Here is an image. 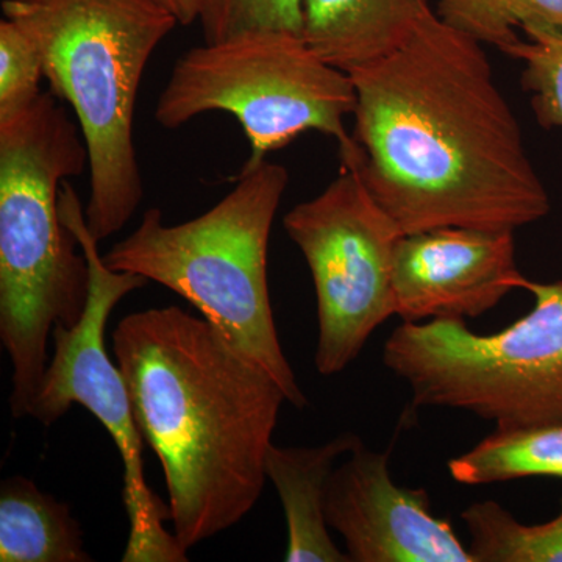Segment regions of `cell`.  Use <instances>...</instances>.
<instances>
[{"label":"cell","instance_id":"1","mask_svg":"<svg viewBox=\"0 0 562 562\" xmlns=\"http://www.w3.org/2000/svg\"><path fill=\"white\" fill-rule=\"evenodd\" d=\"M353 169L403 235L516 232L550 213L522 128L479 41L428 14L402 47L351 70Z\"/></svg>","mask_w":562,"mask_h":562},{"label":"cell","instance_id":"2","mask_svg":"<svg viewBox=\"0 0 562 562\" xmlns=\"http://www.w3.org/2000/svg\"><path fill=\"white\" fill-rule=\"evenodd\" d=\"M113 351L140 436L161 462L173 535L188 552L260 501L286 394L209 321L179 306L125 316Z\"/></svg>","mask_w":562,"mask_h":562},{"label":"cell","instance_id":"3","mask_svg":"<svg viewBox=\"0 0 562 562\" xmlns=\"http://www.w3.org/2000/svg\"><path fill=\"white\" fill-rule=\"evenodd\" d=\"M50 91L0 120V339L13 366L10 409L31 414L57 325L74 327L90 265L61 220L63 181L90 166L79 122Z\"/></svg>","mask_w":562,"mask_h":562},{"label":"cell","instance_id":"4","mask_svg":"<svg viewBox=\"0 0 562 562\" xmlns=\"http://www.w3.org/2000/svg\"><path fill=\"white\" fill-rule=\"evenodd\" d=\"M35 44L49 91L68 103L90 155L88 228L121 232L144 199L135 109L154 52L179 24L155 0H3Z\"/></svg>","mask_w":562,"mask_h":562},{"label":"cell","instance_id":"5","mask_svg":"<svg viewBox=\"0 0 562 562\" xmlns=\"http://www.w3.org/2000/svg\"><path fill=\"white\" fill-rule=\"evenodd\" d=\"M288 181L279 162L243 166L236 187L213 209L166 225L154 206L103 255V262L191 303L228 342L271 373L288 403L303 409L308 398L281 349L268 280L269 239Z\"/></svg>","mask_w":562,"mask_h":562},{"label":"cell","instance_id":"6","mask_svg":"<svg viewBox=\"0 0 562 562\" xmlns=\"http://www.w3.org/2000/svg\"><path fill=\"white\" fill-rule=\"evenodd\" d=\"M355 105L349 74L321 58L302 35L251 32L181 55L158 98L155 121L176 131L205 113L232 114L250 144L244 166L317 132L338 143L341 169H353L357 146L344 121Z\"/></svg>","mask_w":562,"mask_h":562},{"label":"cell","instance_id":"7","mask_svg":"<svg viewBox=\"0 0 562 562\" xmlns=\"http://www.w3.org/2000/svg\"><path fill=\"white\" fill-rule=\"evenodd\" d=\"M535 306L512 327L476 335L462 319L403 322L383 362L414 408L472 413L495 428L562 424V280H528Z\"/></svg>","mask_w":562,"mask_h":562},{"label":"cell","instance_id":"8","mask_svg":"<svg viewBox=\"0 0 562 562\" xmlns=\"http://www.w3.org/2000/svg\"><path fill=\"white\" fill-rule=\"evenodd\" d=\"M60 214L76 233L90 265V294L80 321L74 327L57 325L52 331L54 355L47 362L43 382L29 417L43 425L55 424L81 405L95 417L120 450L124 465V498L131 535L124 562H184L187 550L176 535L166 530L169 506L150 490L144 475L143 446L131 394L120 366L105 349L106 322L114 306L149 280L135 273L117 272L103 262L98 239L88 228L85 209L69 180L63 181Z\"/></svg>","mask_w":562,"mask_h":562},{"label":"cell","instance_id":"9","mask_svg":"<svg viewBox=\"0 0 562 562\" xmlns=\"http://www.w3.org/2000/svg\"><path fill=\"white\" fill-rule=\"evenodd\" d=\"M283 225L313 276L317 372L335 375L395 316L392 266L403 233L350 169L288 211Z\"/></svg>","mask_w":562,"mask_h":562},{"label":"cell","instance_id":"10","mask_svg":"<svg viewBox=\"0 0 562 562\" xmlns=\"http://www.w3.org/2000/svg\"><path fill=\"white\" fill-rule=\"evenodd\" d=\"M325 512L351 562H475L427 492L398 486L390 453L364 443L333 472Z\"/></svg>","mask_w":562,"mask_h":562},{"label":"cell","instance_id":"11","mask_svg":"<svg viewBox=\"0 0 562 562\" xmlns=\"http://www.w3.org/2000/svg\"><path fill=\"white\" fill-rule=\"evenodd\" d=\"M527 281L514 232L436 228L402 235L395 246L392 290L403 322L475 319Z\"/></svg>","mask_w":562,"mask_h":562},{"label":"cell","instance_id":"12","mask_svg":"<svg viewBox=\"0 0 562 562\" xmlns=\"http://www.w3.org/2000/svg\"><path fill=\"white\" fill-rule=\"evenodd\" d=\"M362 443L355 432L316 447H279L266 457V479L276 486L288 525L286 562H351L330 535L328 484L338 462Z\"/></svg>","mask_w":562,"mask_h":562},{"label":"cell","instance_id":"13","mask_svg":"<svg viewBox=\"0 0 562 562\" xmlns=\"http://www.w3.org/2000/svg\"><path fill=\"white\" fill-rule=\"evenodd\" d=\"M430 13V0H303V38L350 74L402 47Z\"/></svg>","mask_w":562,"mask_h":562},{"label":"cell","instance_id":"14","mask_svg":"<svg viewBox=\"0 0 562 562\" xmlns=\"http://www.w3.org/2000/svg\"><path fill=\"white\" fill-rule=\"evenodd\" d=\"M79 522L66 503L32 480L0 486V562H91Z\"/></svg>","mask_w":562,"mask_h":562},{"label":"cell","instance_id":"15","mask_svg":"<svg viewBox=\"0 0 562 562\" xmlns=\"http://www.w3.org/2000/svg\"><path fill=\"white\" fill-rule=\"evenodd\" d=\"M449 472L454 482L468 486L527 476L562 480V424L495 428L471 452L450 460Z\"/></svg>","mask_w":562,"mask_h":562},{"label":"cell","instance_id":"16","mask_svg":"<svg viewBox=\"0 0 562 562\" xmlns=\"http://www.w3.org/2000/svg\"><path fill=\"white\" fill-rule=\"evenodd\" d=\"M461 519L475 562H562V509L549 522L525 525L501 503L486 501L472 503Z\"/></svg>","mask_w":562,"mask_h":562},{"label":"cell","instance_id":"17","mask_svg":"<svg viewBox=\"0 0 562 562\" xmlns=\"http://www.w3.org/2000/svg\"><path fill=\"white\" fill-rule=\"evenodd\" d=\"M439 20L480 44L506 47L530 33L562 35V0H438Z\"/></svg>","mask_w":562,"mask_h":562},{"label":"cell","instance_id":"18","mask_svg":"<svg viewBox=\"0 0 562 562\" xmlns=\"http://www.w3.org/2000/svg\"><path fill=\"white\" fill-rule=\"evenodd\" d=\"M203 43H221L251 32L303 36V0H202Z\"/></svg>","mask_w":562,"mask_h":562},{"label":"cell","instance_id":"19","mask_svg":"<svg viewBox=\"0 0 562 562\" xmlns=\"http://www.w3.org/2000/svg\"><path fill=\"white\" fill-rule=\"evenodd\" d=\"M503 54L524 63L520 81L539 124L562 128V35L530 33Z\"/></svg>","mask_w":562,"mask_h":562},{"label":"cell","instance_id":"20","mask_svg":"<svg viewBox=\"0 0 562 562\" xmlns=\"http://www.w3.org/2000/svg\"><path fill=\"white\" fill-rule=\"evenodd\" d=\"M43 60L33 41L14 24L0 21V120L24 110L41 94Z\"/></svg>","mask_w":562,"mask_h":562},{"label":"cell","instance_id":"21","mask_svg":"<svg viewBox=\"0 0 562 562\" xmlns=\"http://www.w3.org/2000/svg\"><path fill=\"white\" fill-rule=\"evenodd\" d=\"M162 9L169 11L181 25H191L199 21L202 0H155Z\"/></svg>","mask_w":562,"mask_h":562},{"label":"cell","instance_id":"22","mask_svg":"<svg viewBox=\"0 0 562 562\" xmlns=\"http://www.w3.org/2000/svg\"><path fill=\"white\" fill-rule=\"evenodd\" d=\"M562 502V501H561Z\"/></svg>","mask_w":562,"mask_h":562}]
</instances>
